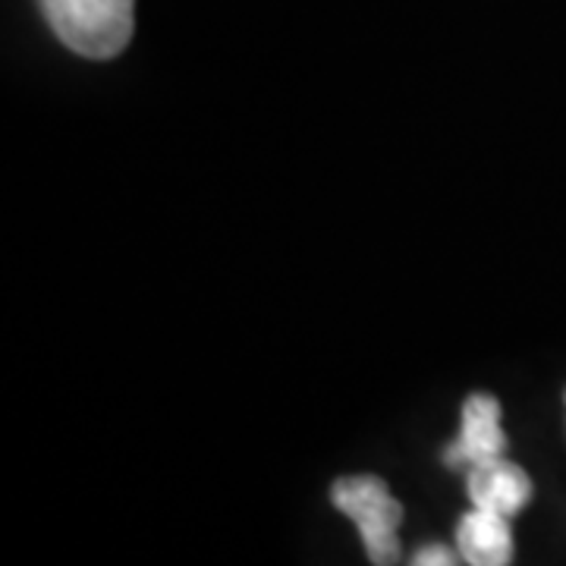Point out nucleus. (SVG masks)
<instances>
[{
	"label": "nucleus",
	"instance_id": "6",
	"mask_svg": "<svg viewBox=\"0 0 566 566\" xmlns=\"http://www.w3.org/2000/svg\"><path fill=\"white\" fill-rule=\"evenodd\" d=\"M412 564H419V566H450V564H453V554H450L447 547L428 545V547H422V551H416V554H412Z\"/></svg>",
	"mask_w": 566,
	"mask_h": 566
},
{
	"label": "nucleus",
	"instance_id": "1",
	"mask_svg": "<svg viewBox=\"0 0 566 566\" xmlns=\"http://www.w3.org/2000/svg\"><path fill=\"white\" fill-rule=\"evenodd\" d=\"M136 0H41L54 35L82 57H117L133 39Z\"/></svg>",
	"mask_w": 566,
	"mask_h": 566
},
{
	"label": "nucleus",
	"instance_id": "5",
	"mask_svg": "<svg viewBox=\"0 0 566 566\" xmlns=\"http://www.w3.org/2000/svg\"><path fill=\"white\" fill-rule=\"evenodd\" d=\"M460 557L472 566H504L513 560V535L506 526V516L475 506L465 513L457 528Z\"/></svg>",
	"mask_w": 566,
	"mask_h": 566
},
{
	"label": "nucleus",
	"instance_id": "2",
	"mask_svg": "<svg viewBox=\"0 0 566 566\" xmlns=\"http://www.w3.org/2000/svg\"><path fill=\"white\" fill-rule=\"evenodd\" d=\"M331 501L359 526L371 564L397 560V554H400L397 526L403 523V506L390 497L381 479H375V475L337 479L331 488Z\"/></svg>",
	"mask_w": 566,
	"mask_h": 566
},
{
	"label": "nucleus",
	"instance_id": "4",
	"mask_svg": "<svg viewBox=\"0 0 566 566\" xmlns=\"http://www.w3.org/2000/svg\"><path fill=\"white\" fill-rule=\"evenodd\" d=\"M469 497L475 506L510 520L532 501V479L526 469L494 457L469 469Z\"/></svg>",
	"mask_w": 566,
	"mask_h": 566
},
{
	"label": "nucleus",
	"instance_id": "3",
	"mask_svg": "<svg viewBox=\"0 0 566 566\" xmlns=\"http://www.w3.org/2000/svg\"><path fill=\"white\" fill-rule=\"evenodd\" d=\"M506 434L501 428V403L488 394H472L463 403V428L460 438L444 450V463L450 469H472V465L504 457Z\"/></svg>",
	"mask_w": 566,
	"mask_h": 566
}]
</instances>
